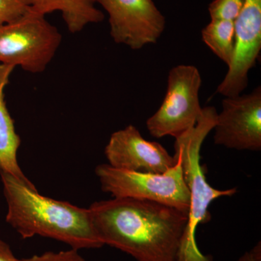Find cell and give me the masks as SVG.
Listing matches in <instances>:
<instances>
[{
	"mask_svg": "<svg viewBox=\"0 0 261 261\" xmlns=\"http://www.w3.org/2000/svg\"><path fill=\"white\" fill-rule=\"evenodd\" d=\"M0 261H24L17 258L9 245L0 240Z\"/></svg>",
	"mask_w": 261,
	"mask_h": 261,
	"instance_id": "cell-17",
	"label": "cell"
},
{
	"mask_svg": "<svg viewBox=\"0 0 261 261\" xmlns=\"http://www.w3.org/2000/svg\"><path fill=\"white\" fill-rule=\"evenodd\" d=\"M30 12L45 16L55 11L62 17L70 33L75 34L87 25L104 20V14L96 7V0H30Z\"/></svg>",
	"mask_w": 261,
	"mask_h": 261,
	"instance_id": "cell-12",
	"label": "cell"
},
{
	"mask_svg": "<svg viewBox=\"0 0 261 261\" xmlns=\"http://www.w3.org/2000/svg\"><path fill=\"white\" fill-rule=\"evenodd\" d=\"M105 153L112 167L137 172L163 173L176 162L161 144L145 140L132 125L112 134Z\"/></svg>",
	"mask_w": 261,
	"mask_h": 261,
	"instance_id": "cell-10",
	"label": "cell"
},
{
	"mask_svg": "<svg viewBox=\"0 0 261 261\" xmlns=\"http://www.w3.org/2000/svg\"><path fill=\"white\" fill-rule=\"evenodd\" d=\"M8 204L6 221L23 239L35 235L63 242L74 250L103 246L89 208L41 195L13 175L0 170Z\"/></svg>",
	"mask_w": 261,
	"mask_h": 261,
	"instance_id": "cell-2",
	"label": "cell"
},
{
	"mask_svg": "<svg viewBox=\"0 0 261 261\" xmlns=\"http://www.w3.org/2000/svg\"><path fill=\"white\" fill-rule=\"evenodd\" d=\"M218 112L212 106L202 108V113L195 127L176 138L174 156L181 162L182 172L190 192V207L186 233V248L189 261H211L197 248L195 232L199 224L210 221L208 208L213 201L221 197H231L237 188L219 190L207 183L200 164V149L207 136L214 129Z\"/></svg>",
	"mask_w": 261,
	"mask_h": 261,
	"instance_id": "cell-3",
	"label": "cell"
},
{
	"mask_svg": "<svg viewBox=\"0 0 261 261\" xmlns=\"http://www.w3.org/2000/svg\"><path fill=\"white\" fill-rule=\"evenodd\" d=\"M61 33L44 15L30 10L20 18L0 25V64L29 73H42L56 56Z\"/></svg>",
	"mask_w": 261,
	"mask_h": 261,
	"instance_id": "cell-5",
	"label": "cell"
},
{
	"mask_svg": "<svg viewBox=\"0 0 261 261\" xmlns=\"http://www.w3.org/2000/svg\"><path fill=\"white\" fill-rule=\"evenodd\" d=\"M14 67L0 64V170L13 175L31 187H35L19 166L17 153L20 138L15 130L14 121L7 107L5 89Z\"/></svg>",
	"mask_w": 261,
	"mask_h": 261,
	"instance_id": "cell-11",
	"label": "cell"
},
{
	"mask_svg": "<svg viewBox=\"0 0 261 261\" xmlns=\"http://www.w3.org/2000/svg\"><path fill=\"white\" fill-rule=\"evenodd\" d=\"M238 261H261V245L257 244L250 252H247Z\"/></svg>",
	"mask_w": 261,
	"mask_h": 261,
	"instance_id": "cell-18",
	"label": "cell"
},
{
	"mask_svg": "<svg viewBox=\"0 0 261 261\" xmlns=\"http://www.w3.org/2000/svg\"><path fill=\"white\" fill-rule=\"evenodd\" d=\"M89 210L103 245L138 261H188V213L152 201L115 197L94 202Z\"/></svg>",
	"mask_w": 261,
	"mask_h": 261,
	"instance_id": "cell-1",
	"label": "cell"
},
{
	"mask_svg": "<svg viewBox=\"0 0 261 261\" xmlns=\"http://www.w3.org/2000/svg\"><path fill=\"white\" fill-rule=\"evenodd\" d=\"M174 156V155H173ZM163 173L137 172L101 164L95 169L101 188L115 198L149 200L188 213L190 192L187 186L180 160Z\"/></svg>",
	"mask_w": 261,
	"mask_h": 261,
	"instance_id": "cell-4",
	"label": "cell"
},
{
	"mask_svg": "<svg viewBox=\"0 0 261 261\" xmlns=\"http://www.w3.org/2000/svg\"><path fill=\"white\" fill-rule=\"evenodd\" d=\"M201 37L211 50L229 67L234 56V21L211 19L201 32Z\"/></svg>",
	"mask_w": 261,
	"mask_h": 261,
	"instance_id": "cell-13",
	"label": "cell"
},
{
	"mask_svg": "<svg viewBox=\"0 0 261 261\" xmlns=\"http://www.w3.org/2000/svg\"><path fill=\"white\" fill-rule=\"evenodd\" d=\"M24 261H85L83 257L79 253L78 250L70 249L66 251L58 252H46L42 255L23 259Z\"/></svg>",
	"mask_w": 261,
	"mask_h": 261,
	"instance_id": "cell-16",
	"label": "cell"
},
{
	"mask_svg": "<svg viewBox=\"0 0 261 261\" xmlns=\"http://www.w3.org/2000/svg\"><path fill=\"white\" fill-rule=\"evenodd\" d=\"M235 51L227 73L218 86L217 93L234 97L247 88L250 70L255 66L261 49V0H245L234 20Z\"/></svg>",
	"mask_w": 261,
	"mask_h": 261,
	"instance_id": "cell-9",
	"label": "cell"
},
{
	"mask_svg": "<svg viewBox=\"0 0 261 261\" xmlns=\"http://www.w3.org/2000/svg\"><path fill=\"white\" fill-rule=\"evenodd\" d=\"M108 13L117 44L137 50L157 43L166 20L153 0H96Z\"/></svg>",
	"mask_w": 261,
	"mask_h": 261,
	"instance_id": "cell-7",
	"label": "cell"
},
{
	"mask_svg": "<svg viewBox=\"0 0 261 261\" xmlns=\"http://www.w3.org/2000/svg\"><path fill=\"white\" fill-rule=\"evenodd\" d=\"M214 130L216 145L260 151L261 87L249 94L224 97Z\"/></svg>",
	"mask_w": 261,
	"mask_h": 261,
	"instance_id": "cell-8",
	"label": "cell"
},
{
	"mask_svg": "<svg viewBox=\"0 0 261 261\" xmlns=\"http://www.w3.org/2000/svg\"><path fill=\"white\" fill-rule=\"evenodd\" d=\"M245 0H214L209 5L211 19L234 21L243 9Z\"/></svg>",
	"mask_w": 261,
	"mask_h": 261,
	"instance_id": "cell-14",
	"label": "cell"
},
{
	"mask_svg": "<svg viewBox=\"0 0 261 261\" xmlns=\"http://www.w3.org/2000/svg\"><path fill=\"white\" fill-rule=\"evenodd\" d=\"M30 0H0V25L14 21L30 10Z\"/></svg>",
	"mask_w": 261,
	"mask_h": 261,
	"instance_id": "cell-15",
	"label": "cell"
},
{
	"mask_svg": "<svg viewBox=\"0 0 261 261\" xmlns=\"http://www.w3.org/2000/svg\"><path fill=\"white\" fill-rule=\"evenodd\" d=\"M201 86L202 77L195 65L181 64L171 68L162 104L146 123L150 135L176 139L195 127L203 108L200 102Z\"/></svg>",
	"mask_w": 261,
	"mask_h": 261,
	"instance_id": "cell-6",
	"label": "cell"
}]
</instances>
